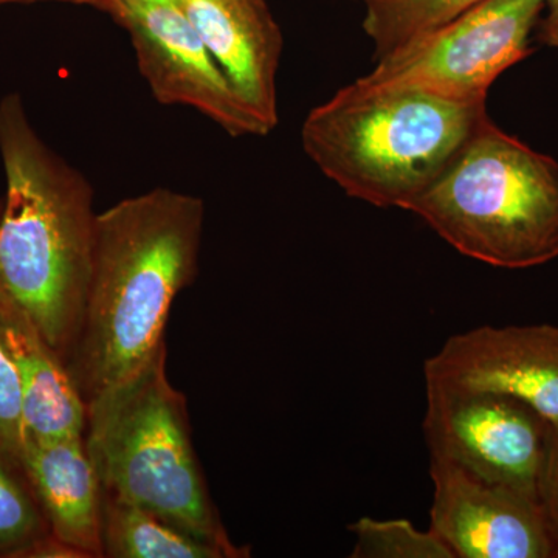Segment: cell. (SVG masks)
<instances>
[{"label": "cell", "mask_w": 558, "mask_h": 558, "mask_svg": "<svg viewBox=\"0 0 558 558\" xmlns=\"http://www.w3.org/2000/svg\"><path fill=\"white\" fill-rule=\"evenodd\" d=\"M205 205L156 189L98 213L89 288L65 366L90 402L167 348L172 303L199 271Z\"/></svg>", "instance_id": "cell-1"}, {"label": "cell", "mask_w": 558, "mask_h": 558, "mask_svg": "<svg viewBox=\"0 0 558 558\" xmlns=\"http://www.w3.org/2000/svg\"><path fill=\"white\" fill-rule=\"evenodd\" d=\"M0 296L32 319L65 363L89 288L94 190L40 138L20 94L0 100Z\"/></svg>", "instance_id": "cell-2"}, {"label": "cell", "mask_w": 558, "mask_h": 558, "mask_svg": "<svg viewBox=\"0 0 558 558\" xmlns=\"http://www.w3.org/2000/svg\"><path fill=\"white\" fill-rule=\"evenodd\" d=\"M486 119V101L359 78L307 113L301 145L347 196L407 211Z\"/></svg>", "instance_id": "cell-3"}, {"label": "cell", "mask_w": 558, "mask_h": 558, "mask_svg": "<svg viewBox=\"0 0 558 558\" xmlns=\"http://www.w3.org/2000/svg\"><path fill=\"white\" fill-rule=\"evenodd\" d=\"M84 444L102 492L218 546L231 542L191 439L189 405L167 376V348L131 379L87 403Z\"/></svg>", "instance_id": "cell-4"}, {"label": "cell", "mask_w": 558, "mask_h": 558, "mask_svg": "<svg viewBox=\"0 0 558 558\" xmlns=\"http://www.w3.org/2000/svg\"><path fill=\"white\" fill-rule=\"evenodd\" d=\"M407 211L468 258L543 266L558 258V161L486 119Z\"/></svg>", "instance_id": "cell-5"}, {"label": "cell", "mask_w": 558, "mask_h": 558, "mask_svg": "<svg viewBox=\"0 0 558 558\" xmlns=\"http://www.w3.org/2000/svg\"><path fill=\"white\" fill-rule=\"evenodd\" d=\"M543 11V0H483L379 58L362 80L487 101L492 84L531 54L529 43Z\"/></svg>", "instance_id": "cell-6"}, {"label": "cell", "mask_w": 558, "mask_h": 558, "mask_svg": "<svg viewBox=\"0 0 558 558\" xmlns=\"http://www.w3.org/2000/svg\"><path fill=\"white\" fill-rule=\"evenodd\" d=\"M422 428L432 458L538 497L553 424L527 403L501 392L427 384Z\"/></svg>", "instance_id": "cell-7"}, {"label": "cell", "mask_w": 558, "mask_h": 558, "mask_svg": "<svg viewBox=\"0 0 558 558\" xmlns=\"http://www.w3.org/2000/svg\"><path fill=\"white\" fill-rule=\"evenodd\" d=\"M106 13L130 33L140 73L161 105L197 110L231 137L270 134L241 100L178 3L108 0Z\"/></svg>", "instance_id": "cell-8"}, {"label": "cell", "mask_w": 558, "mask_h": 558, "mask_svg": "<svg viewBox=\"0 0 558 558\" xmlns=\"http://www.w3.org/2000/svg\"><path fill=\"white\" fill-rule=\"evenodd\" d=\"M429 529L454 558H558V535L537 495L432 458Z\"/></svg>", "instance_id": "cell-9"}, {"label": "cell", "mask_w": 558, "mask_h": 558, "mask_svg": "<svg viewBox=\"0 0 558 558\" xmlns=\"http://www.w3.org/2000/svg\"><path fill=\"white\" fill-rule=\"evenodd\" d=\"M425 384L501 392L558 425V326H481L425 360Z\"/></svg>", "instance_id": "cell-10"}, {"label": "cell", "mask_w": 558, "mask_h": 558, "mask_svg": "<svg viewBox=\"0 0 558 558\" xmlns=\"http://www.w3.org/2000/svg\"><path fill=\"white\" fill-rule=\"evenodd\" d=\"M179 7L241 100L274 131L284 36L266 0H180Z\"/></svg>", "instance_id": "cell-11"}, {"label": "cell", "mask_w": 558, "mask_h": 558, "mask_svg": "<svg viewBox=\"0 0 558 558\" xmlns=\"http://www.w3.org/2000/svg\"><path fill=\"white\" fill-rule=\"evenodd\" d=\"M0 339L16 371L25 438L51 442L84 436L87 405L64 360L32 319L3 296Z\"/></svg>", "instance_id": "cell-12"}, {"label": "cell", "mask_w": 558, "mask_h": 558, "mask_svg": "<svg viewBox=\"0 0 558 558\" xmlns=\"http://www.w3.org/2000/svg\"><path fill=\"white\" fill-rule=\"evenodd\" d=\"M22 468L51 534L86 558H102V488L84 436L27 440Z\"/></svg>", "instance_id": "cell-13"}, {"label": "cell", "mask_w": 558, "mask_h": 558, "mask_svg": "<svg viewBox=\"0 0 558 558\" xmlns=\"http://www.w3.org/2000/svg\"><path fill=\"white\" fill-rule=\"evenodd\" d=\"M102 557L227 558L218 546L102 492Z\"/></svg>", "instance_id": "cell-14"}, {"label": "cell", "mask_w": 558, "mask_h": 558, "mask_svg": "<svg viewBox=\"0 0 558 558\" xmlns=\"http://www.w3.org/2000/svg\"><path fill=\"white\" fill-rule=\"evenodd\" d=\"M480 2L483 0H368L363 31L379 60Z\"/></svg>", "instance_id": "cell-15"}, {"label": "cell", "mask_w": 558, "mask_h": 558, "mask_svg": "<svg viewBox=\"0 0 558 558\" xmlns=\"http://www.w3.org/2000/svg\"><path fill=\"white\" fill-rule=\"evenodd\" d=\"M50 534L24 470L0 454V558H22Z\"/></svg>", "instance_id": "cell-16"}, {"label": "cell", "mask_w": 558, "mask_h": 558, "mask_svg": "<svg viewBox=\"0 0 558 558\" xmlns=\"http://www.w3.org/2000/svg\"><path fill=\"white\" fill-rule=\"evenodd\" d=\"M348 529L355 535L352 558H454L432 529L421 531L409 520L363 517Z\"/></svg>", "instance_id": "cell-17"}, {"label": "cell", "mask_w": 558, "mask_h": 558, "mask_svg": "<svg viewBox=\"0 0 558 558\" xmlns=\"http://www.w3.org/2000/svg\"><path fill=\"white\" fill-rule=\"evenodd\" d=\"M2 209V197H0ZM27 438L22 422L21 391L16 371L0 339V454L11 464L22 468ZM25 473V472H24Z\"/></svg>", "instance_id": "cell-18"}, {"label": "cell", "mask_w": 558, "mask_h": 558, "mask_svg": "<svg viewBox=\"0 0 558 558\" xmlns=\"http://www.w3.org/2000/svg\"><path fill=\"white\" fill-rule=\"evenodd\" d=\"M538 498L550 526L558 535V425H553L548 451L538 483Z\"/></svg>", "instance_id": "cell-19"}, {"label": "cell", "mask_w": 558, "mask_h": 558, "mask_svg": "<svg viewBox=\"0 0 558 558\" xmlns=\"http://www.w3.org/2000/svg\"><path fill=\"white\" fill-rule=\"evenodd\" d=\"M22 558H86L78 549L54 537L53 534H47L46 537L39 538L33 543L31 548L25 550Z\"/></svg>", "instance_id": "cell-20"}, {"label": "cell", "mask_w": 558, "mask_h": 558, "mask_svg": "<svg viewBox=\"0 0 558 558\" xmlns=\"http://www.w3.org/2000/svg\"><path fill=\"white\" fill-rule=\"evenodd\" d=\"M546 16L539 24L538 39L549 47H558V0H543Z\"/></svg>", "instance_id": "cell-21"}, {"label": "cell", "mask_w": 558, "mask_h": 558, "mask_svg": "<svg viewBox=\"0 0 558 558\" xmlns=\"http://www.w3.org/2000/svg\"><path fill=\"white\" fill-rule=\"evenodd\" d=\"M33 2H68L76 5H90L95 9L106 11L108 0H5V3H33Z\"/></svg>", "instance_id": "cell-22"}, {"label": "cell", "mask_w": 558, "mask_h": 558, "mask_svg": "<svg viewBox=\"0 0 558 558\" xmlns=\"http://www.w3.org/2000/svg\"><path fill=\"white\" fill-rule=\"evenodd\" d=\"M128 3H143V5H165V3H178L180 0H121Z\"/></svg>", "instance_id": "cell-23"}, {"label": "cell", "mask_w": 558, "mask_h": 558, "mask_svg": "<svg viewBox=\"0 0 558 558\" xmlns=\"http://www.w3.org/2000/svg\"><path fill=\"white\" fill-rule=\"evenodd\" d=\"M5 3V0H0V5H3Z\"/></svg>", "instance_id": "cell-24"}, {"label": "cell", "mask_w": 558, "mask_h": 558, "mask_svg": "<svg viewBox=\"0 0 558 558\" xmlns=\"http://www.w3.org/2000/svg\"><path fill=\"white\" fill-rule=\"evenodd\" d=\"M363 2H368V0H363Z\"/></svg>", "instance_id": "cell-25"}]
</instances>
